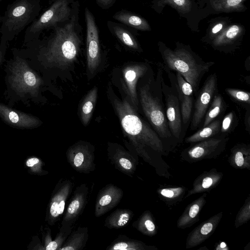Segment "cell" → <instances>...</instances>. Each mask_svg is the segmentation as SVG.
<instances>
[{"label":"cell","instance_id":"obj_40","mask_svg":"<svg viewBox=\"0 0 250 250\" xmlns=\"http://www.w3.org/2000/svg\"><path fill=\"white\" fill-rule=\"evenodd\" d=\"M225 91L235 101L250 105V93L249 92L231 88H227Z\"/></svg>","mask_w":250,"mask_h":250},{"label":"cell","instance_id":"obj_14","mask_svg":"<svg viewBox=\"0 0 250 250\" xmlns=\"http://www.w3.org/2000/svg\"><path fill=\"white\" fill-rule=\"evenodd\" d=\"M73 188V183L66 179H60L56 185L49 207V220L51 224L60 220L63 216L66 201Z\"/></svg>","mask_w":250,"mask_h":250},{"label":"cell","instance_id":"obj_43","mask_svg":"<svg viewBox=\"0 0 250 250\" xmlns=\"http://www.w3.org/2000/svg\"><path fill=\"white\" fill-rule=\"evenodd\" d=\"M245 125L246 130L250 133V108L248 107L245 117Z\"/></svg>","mask_w":250,"mask_h":250},{"label":"cell","instance_id":"obj_45","mask_svg":"<svg viewBox=\"0 0 250 250\" xmlns=\"http://www.w3.org/2000/svg\"><path fill=\"white\" fill-rule=\"evenodd\" d=\"M40 162V160L37 158H32L28 160L26 162V165L28 167H31L37 165Z\"/></svg>","mask_w":250,"mask_h":250},{"label":"cell","instance_id":"obj_8","mask_svg":"<svg viewBox=\"0 0 250 250\" xmlns=\"http://www.w3.org/2000/svg\"><path fill=\"white\" fill-rule=\"evenodd\" d=\"M169 80L170 86L166 83L163 77L162 79L166 115L173 137L180 142L184 134L180 105L175 85L171 80Z\"/></svg>","mask_w":250,"mask_h":250},{"label":"cell","instance_id":"obj_42","mask_svg":"<svg viewBox=\"0 0 250 250\" xmlns=\"http://www.w3.org/2000/svg\"><path fill=\"white\" fill-rule=\"evenodd\" d=\"M97 4L102 9H108L111 7L116 0H95Z\"/></svg>","mask_w":250,"mask_h":250},{"label":"cell","instance_id":"obj_1","mask_svg":"<svg viewBox=\"0 0 250 250\" xmlns=\"http://www.w3.org/2000/svg\"><path fill=\"white\" fill-rule=\"evenodd\" d=\"M113 104L124 132L136 153L151 166L155 165L148 150L160 155L164 153V142L150 124L143 120L130 101L115 98Z\"/></svg>","mask_w":250,"mask_h":250},{"label":"cell","instance_id":"obj_47","mask_svg":"<svg viewBox=\"0 0 250 250\" xmlns=\"http://www.w3.org/2000/svg\"><path fill=\"white\" fill-rule=\"evenodd\" d=\"M203 249V250H208L206 247H204V248H201L200 249H198V250Z\"/></svg>","mask_w":250,"mask_h":250},{"label":"cell","instance_id":"obj_23","mask_svg":"<svg viewBox=\"0 0 250 250\" xmlns=\"http://www.w3.org/2000/svg\"><path fill=\"white\" fill-rule=\"evenodd\" d=\"M207 193L203 194L189 204L177 222L178 228H189L199 221L200 213L206 203Z\"/></svg>","mask_w":250,"mask_h":250},{"label":"cell","instance_id":"obj_34","mask_svg":"<svg viewBox=\"0 0 250 250\" xmlns=\"http://www.w3.org/2000/svg\"><path fill=\"white\" fill-rule=\"evenodd\" d=\"M221 121L214 120L208 125L203 127L201 129L192 135L185 139L187 143H197L214 136L220 133Z\"/></svg>","mask_w":250,"mask_h":250},{"label":"cell","instance_id":"obj_11","mask_svg":"<svg viewBox=\"0 0 250 250\" xmlns=\"http://www.w3.org/2000/svg\"><path fill=\"white\" fill-rule=\"evenodd\" d=\"M217 76L210 75L198 91L194 103V112L190 122V129H196L201 124L215 94L218 92Z\"/></svg>","mask_w":250,"mask_h":250},{"label":"cell","instance_id":"obj_20","mask_svg":"<svg viewBox=\"0 0 250 250\" xmlns=\"http://www.w3.org/2000/svg\"><path fill=\"white\" fill-rule=\"evenodd\" d=\"M169 5L176 9L181 16L191 20L196 16L199 19L208 15L207 12L199 10L193 0H153V7L161 12L166 5Z\"/></svg>","mask_w":250,"mask_h":250},{"label":"cell","instance_id":"obj_19","mask_svg":"<svg viewBox=\"0 0 250 250\" xmlns=\"http://www.w3.org/2000/svg\"><path fill=\"white\" fill-rule=\"evenodd\" d=\"M223 214V212L220 211L195 228L187 238L186 248L188 249L196 247L210 237L218 226Z\"/></svg>","mask_w":250,"mask_h":250},{"label":"cell","instance_id":"obj_15","mask_svg":"<svg viewBox=\"0 0 250 250\" xmlns=\"http://www.w3.org/2000/svg\"><path fill=\"white\" fill-rule=\"evenodd\" d=\"M88 188L82 184L75 189L62 216V225L73 227L83 212L87 202Z\"/></svg>","mask_w":250,"mask_h":250},{"label":"cell","instance_id":"obj_18","mask_svg":"<svg viewBox=\"0 0 250 250\" xmlns=\"http://www.w3.org/2000/svg\"><path fill=\"white\" fill-rule=\"evenodd\" d=\"M108 159L117 170L132 177L138 165L137 156L127 151L120 145L108 148Z\"/></svg>","mask_w":250,"mask_h":250},{"label":"cell","instance_id":"obj_16","mask_svg":"<svg viewBox=\"0 0 250 250\" xmlns=\"http://www.w3.org/2000/svg\"><path fill=\"white\" fill-rule=\"evenodd\" d=\"M124 192L119 187L109 184L98 192L95 206L94 214L99 217L108 212L119 204Z\"/></svg>","mask_w":250,"mask_h":250},{"label":"cell","instance_id":"obj_10","mask_svg":"<svg viewBox=\"0 0 250 250\" xmlns=\"http://www.w3.org/2000/svg\"><path fill=\"white\" fill-rule=\"evenodd\" d=\"M95 148L89 143L79 141L69 146L66 152L67 162L75 171L87 174L95 170Z\"/></svg>","mask_w":250,"mask_h":250},{"label":"cell","instance_id":"obj_21","mask_svg":"<svg viewBox=\"0 0 250 250\" xmlns=\"http://www.w3.org/2000/svg\"><path fill=\"white\" fill-rule=\"evenodd\" d=\"M33 7L27 0H22L14 5L9 11L5 21L7 28L12 31L20 30L31 17Z\"/></svg>","mask_w":250,"mask_h":250},{"label":"cell","instance_id":"obj_13","mask_svg":"<svg viewBox=\"0 0 250 250\" xmlns=\"http://www.w3.org/2000/svg\"><path fill=\"white\" fill-rule=\"evenodd\" d=\"M149 67L148 63L139 62L126 66L123 70V89L129 97L131 104L137 111L139 107V102L137 85Z\"/></svg>","mask_w":250,"mask_h":250},{"label":"cell","instance_id":"obj_6","mask_svg":"<svg viewBox=\"0 0 250 250\" xmlns=\"http://www.w3.org/2000/svg\"><path fill=\"white\" fill-rule=\"evenodd\" d=\"M229 140V137L223 134L197 142L184 149L181 158L190 163L217 158L225 150Z\"/></svg>","mask_w":250,"mask_h":250},{"label":"cell","instance_id":"obj_29","mask_svg":"<svg viewBox=\"0 0 250 250\" xmlns=\"http://www.w3.org/2000/svg\"><path fill=\"white\" fill-rule=\"evenodd\" d=\"M134 216L133 212L126 208H117L105 219L104 226L109 229H119L127 226Z\"/></svg>","mask_w":250,"mask_h":250},{"label":"cell","instance_id":"obj_24","mask_svg":"<svg viewBox=\"0 0 250 250\" xmlns=\"http://www.w3.org/2000/svg\"><path fill=\"white\" fill-rule=\"evenodd\" d=\"M242 27L238 24H232L224 29L211 42L215 49L225 51L227 47L234 44L242 35Z\"/></svg>","mask_w":250,"mask_h":250},{"label":"cell","instance_id":"obj_31","mask_svg":"<svg viewBox=\"0 0 250 250\" xmlns=\"http://www.w3.org/2000/svg\"><path fill=\"white\" fill-rule=\"evenodd\" d=\"M113 18L123 24L142 31H150V27L147 21L143 18L126 10L116 12Z\"/></svg>","mask_w":250,"mask_h":250},{"label":"cell","instance_id":"obj_41","mask_svg":"<svg viewBox=\"0 0 250 250\" xmlns=\"http://www.w3.org/2000/svg\"><path fill=\"white\" fill-rule=\"evenodd\" d=\"M226 25V22L224 21L216 23L210 29L208 34V41H211V42L224 29Z\"/></svg>","mask_w":250,"mask_h":250},{"label":"cell","instance_id":"obj_3","mask_svg":"<svg viewBox=\"0 0 250 250\" xmlns=\"http://www.w3.org/2000/svg\"><path fill=\"white\" fill-rule=\"evenodd\" d=\"M157 65L156 78L150 67V77L139 86L138 97L139 104L149 124L164 142V140L169 141L174 138L168 127L163 100L162 89L163 65L158 62Z\"/></svg>","mask_w":250,"mask_h":250},{"label":"cell","instance_id":"obj_27","mask_svg":"<svg viewBox=\"0 0 250 250\" xmlns=\"http://www.w3.org/2000/svg\"><path fill=\"white\" fill-rule=\"evenodd\" d=\"M106 250H157L154 246H148L143 242L120 234L106 249Z\"/></svg>","mask_w":250,"mask_h":250},{"label":"cell","instance_id":"obj_4","mask_svg":"<svg viewBox=\"0 0 250 250\" xmlns=\"http://www.w3.org/2000/svg\"><path fill=\"white\" fill-rule=\"evenodd\" d=\"M158 47L164 67L179 73L191 85L194 95H196L203 77L215 62L204 61L189 46L177 42L173 50L159 42Z\"/></svg>","mask_w":250,"mask_h":250},{"label":"cell","instance_id":"obj_39","mask_svg":"<svg viewBox=\"0 0 250 250\" xmlns=\"http://www.w3.org/2000/svg\"><path fill=\"white\" fill-rule=\"evenodd\" d=\"M237 125V120L235 113L233 111L229 112L225 115L221 123L220 133L225 134L230 133Z\"/></svg>","mask_w":250,"mask_h":250},{"label":"cell","instance_id":"obj_7","mask_svg":"<svg viewBox=\"0 0 250 250\" xmlns=\"http://www.w3.org/2000/svg\"><path fill=\"white\" fill-rule=\"evenodd\" d=\"M78 1V0H54L48 9L32 24L30 32H38L68 21Z\"/></svg>","mask_w":250,"mask_h":250},{"label":"cell","instance_id":"obj_25","mask_svg":"<svg viewBox=\"0 0 250 250\" xmlns=\"http://www.w3.org/2000/svg\"><path fill=\"white\" fill-rule=\"evenodd\" d=\"M229 165L236 169H250V145L239 143L230 149L228 158Z\"/></svg>","mask_w":250,"mask_h":250},{"label":"cell","instance_id":"obj_46","mask_svg":"<svg viewBox=\"0 0 250 250\" xmlns=\"http://www.w3.org/2000/svg\"><path fill=\"white\" fill-rule=\"evenodd\" d=\"M5 51V47L3 49H0V66L3 60Z\"/></svg>","mask_w":250,"mask_h":250},{"label":"cell","instance_id":"obj_30","mask_svg":"<svg viewBox=\"0 0 250 250\" xmlns=\"http://www.w3.org/2000/svg\"><path fill=\"white\" fill-rule=\"evenodd\" d=\"M107 25L111 33L124 44L134 50L138 51L141 50L135 37L126 28L120 24L111 21H108Z\"/></svg>","mask_w":250,"mask_h":250},{"label":"cell","instance_id":"obj_5","mask_svg":"<svg viewBox=\"0 0 250 250\" xmlns=\"http://www.w3.org/2000/svg\"><path fill=\"white\" fill-rule=\"evenodd\" d=\"M10 70L8 81L13 90L33 96L38 92L42 81L24 60L17 59L12 63Z\"/></svg>","mask_w":250,"mask_h":250},{"label":"cell","instance_id":"obj_35","mask_svg":"<svg viewBox=\"0 0 250 250\" xmlns=\"http://www.w3.org/2000/svg\"><path fill=\"white\" fill-rule=\"evenodd\" d=\"M225 103L222 95L217 92L214 96L204 117L203 127H204L211 122L223 111Z\"/></svg>","mask_w":250,"mask_h":250},{"label":"cell","instance_id":"obj_44","mask_svg":"<svg viewBox=\"0 0 250 250\" xmlns=\"http://www.w3.org/2000/svg\"><path fill=\"white\" fill-rule=\"evenodd\" d=\"M214 249L215 250H229V248L225 242L219 241L216 243Z\"/></svg>","mask_w":250,"mask_h":250},{"label":"cell","instance_id":"obj_9","mask_svg":"<svg viewBox=\"0 0 250 250\" xmlns=\"http://www.w3.org/2000/svg\"><path fill=\"white\" fill-rule=\"evenodd\" d=\"M84 15L86 25L87 70L89 75H93L101 61L99 31L93 14L87 7L85 8Z\"/></svg>","mask_w":250,"mask_h":250},{"label":"cell","instance_id":"obj_17","mask_svg":"<svg viewBox=\"0 0 250 250\" xmlns=\"http://www.w3.org/2000/svg\"><path fill=\"white\" fill-rule=\"evenodd\" d=\"M0 117L7 125L20 129H32L42 124L37 117L14 109L1 103H0Z\"/></svg>","mask_w":250,"mask_h":250},{"label":"cell","instance_id":"obj_22","mask_svg":"<svg viewBox=\"0 0 250 250\" xmlns=\"http://www.w3.org/2000/svg\"><path fill=\"white\" fill-rule=\"evenodd\" d=\"M223 177V172L215 168L204 171L194 180L192 188L188 191L184 199L195 194L209 192L219 184Z\"/></svg>","mask_w":250,"mask_h":250},{"label":"cell","instance_id":"obj_26","mask_svg":"<svg viewBox=\"0 0 250 250\" xmlns=\"http://www.w3.org/2000/svg\"><path fill=\"white\" fill-rule=\"evenodd\" d=\"M187 190L182 186H160L156 192L161 200L167 205L173 206L184 199Z\"/></svg>","mask_w":250,"mask_h":250},{"label":"cell","instance_id":"obj_28","mask_svg":"<svg viewBox=\"0 0 250 250\" xmlns=\"http://www.w3.org/2000/svg\"><path fill=\"white\" fill-rule=\"evenodd\" d=\"M88 239V228L80 226L70 233L59 250H83Z\"/></svg>","mask_w":250,"mask_h":250},{"label":"cell","instance_id":"obj_37","mask_svg":"<svg viewBox=\"0 0 250 250\" xmlns=\"http://www.w3.org/2000/svg\"><path fill=\"white\" fill-rule=\"evenodd\" d=\"M72 228L66 225H62L60 231L54 240L51 241L45 247L46 250H56L62 247L68 235L72 232Z\"/></svg>","mask_w":250,"mask_h":250},{"label":"cell","instance_id":"obj_2","mask_svg":"<svg viewBox=\"0 0 250 250\" xmlns=\"http://www.w3.org/2000/svg\"><path fill=\"white\" fill-rule=\"evenodd\" d=\"M79 8L78 1L70 20L53 27L54 32L41 53L49 66L65 69L76 61L82 41Z\"/></svg>","mask_w":250,"mask_h":250},{"label":"cell","instance_id":"obj_36","mask_svg":"<svg viewBox=\"0 0 250 250\" xmlns=\"http://www.w3.org/2000/svg\"><path fill=\"white\" fill-rule=\"evenodd\" d=\"M245 0H211L212 8L217 12L239 11L243 8Z\"/></svg>","mask_w":250,"mask_h":250},{"label":"cell","instance_id":"obj_33","mask_svg":"<svg viewBox=\"0 0 250 250\" xmlns=\"http://www.w3.org/2000/svg\"><path fill=\"white\" fill-rule=\"evenodd\" d=\"M132 226L143 234L152 237L157 233V227L151 212L145 210L132 224Z\"/></svg>","mask_w":250,"mask_h":250},{"label":"cell","instance_id":"obj_12","mask_svg":"<svg viewBox=\"0 0 250 250\" xmlns=\"http://www.w3.org/2000/svg\"><path fill=\"white\" fill-rule=\"evenodd\" d=\"M163 69L167 74L168 79L173 82L177 89L184 129L191 117L194 100L192 88L179 73L176 72L175 74L172 71L165 68L164 66Z\"/></svg>","mask_w":250,"mask_h":250},{"label":"cell","instance_id":"obj_38","mask_svg":"<svg viewBox=\"0 0 250 250\" xmlns=\"http://www.w3.org/2000/svg\"><path fill=\"white\" fill-rule=\"evenodd\" d=\"M250 219V195L246 199L245 202L238 212L234 221V226L238 228L247 223Z\"/></svg>","mask_w":250,"mask_h":250},{"label":"cell","instance_id":"obj_32","mask_svg":"<svg viewBox=\"0 0 250 250\" xmlns=\"http://www.w3.org/2000/svg\"><path fill=\"white\" fill-rule=\"evenodd\" d=\"M98 88L94 86L85 95L80 107L81 120L84 125L89 123L97 99Z\"/></svg>","mask_w":250,"mask_h":250}]
</instances>
